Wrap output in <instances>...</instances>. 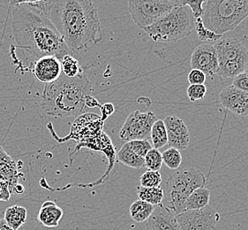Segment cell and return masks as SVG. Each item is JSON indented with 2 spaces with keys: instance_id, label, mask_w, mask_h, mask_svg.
I'll list each match as a JSON object with an SVG mask.
<instances>
[{
  "instance_id": "2e32d148",
  "label": "cell",
  "mask_w": 248,
  "mask_h": 230,
  "mask_svg": "<svg viewBox=\"0 0 248 230\" xmlns=\"http://www.w3.org/2000/svg\"><path fill=\"white\" fill-rule=\"evenodd\" d=\"M63 215L64 213L60 206H58L52 201H46L40 209L37 220L45 227L56 228L60 224Z\"/></svg>"
},
{
  "instance_id": "7402d4cb",
  "label": "cell",
  "mask_w": 248,
  "mask_h": 230,
  "mask_svg": "<svg viewBox=\"0 0 248 230\" xmlns=\"http://www.w3.org/2000/svg\"><path fill=\"white\" fill-rule=\"evenodd\" d=\"M150 138L152 141V146L155 149L159 150L160 148H163L165 145H168L167 131L164 120H157L155 122L150 132Z\"/></svg>"
},
{
  "instance_id": "cb8c5ba5",
  "label": "cell",
  "mask_w": 248,
  "mask_h": 230,
  "mask_svg": "<svg viewBox=\"0 0 248 230\" xmlns=\"http://www.w3.org/2000/svg\"><path fill=\"white\" fill-rule=\"evenodd\" d=\"M163 165V156L162 152L157 149L152 148L144 157V166L148 168V170L158 171L161 169Z\"/></svg>"
},
{
  "instance_id": "7a4b0ae2",
  "label": "cell",
  "mask_w": 248,
  "mask_h": 230,
  "mask_svg": "<svg viewBox=\"0 0 248 230\" xmlns=\"http://www.w3.org/2000/svg\"><path fill=\"white\" fill-rule=\"evenodd\" d=\"M12 30L17 48L29 61L28 70L45 56L62 60L70 54L63 37L43 11L32 4L15 5L12 11Z\"/></svg>"
},
{
  "instance_id": "d4e9b609",
  "label": "cell",
  "mask_w": 248,
  "mask_h": 230,
  "mask_svg": "<svg viewBox=\"0 0 248 230\" xmlns=\"http://www.w3.org/2000/svg\"><path fill=\"white\" fill-rule=\"evenodd\" d=\"M163 162L170 169H178L182 163V156L180 150L170 147L162 153Z\"/></svg>"
},
{
  "instance_id": "74e56055",
  "label": "cell",
  "mask_w": 248,
  "mask_h": 230,
  "mask_svg": "<svg viewBox=\"0 0 248 230\" xmlns=\"http://www.w3.org/2000/svg\"><path fill=\"white\" fill-rule=\"evenodd\" d=\"M0 230H14L8 225L4 219L0 220Z\"/></svg>"
},
{
  "instance_id": "44dd1931",
  "label": "cell",
  "mask_w": 248,
  "mask_h": 230,
  "mask_svg": "<svg viewBox=\"0 0 248 230\" xmlns=\"http://www.w3.org/2000/svg\"><path fill=\"white\" fill-rule=\"evenodd\" d=\"M137 195L140 200L145 201L154 206L162 205L164 201V190L160 186L155 188H145L139 186L137 187Z\"/></svg>"
},
{
  "instance_id": "e575fe53",
  "label": "cell",
  "mask_w": 248,
  "mask_h": 230,
  "mask_svg": "<svg viewBox=\"0 0 248 230\" xmlns=\"http://www.w3.org/2000/svg\"><path fill=\"white\" fill-rule=\"evenodd\" d=\"M100 108H101V112H102V115H103V120L107 119V117H109V115H112L115 111L114 105L110 104V103L105 104L103 106H101Z\"/></svg>"
},
{
  "instance_id": "4fadbf2b",
  "label": "cell",
  "mask_w": 248,
  "mask_h": 230,
  "mask_svg": "<svg viewBox=\"0 0 248 230\" xmlns=\"http://www.w3.org/2000/svg\"><path fill=\"white\" fill-rule=\"evenodd\" d=\"M31 71L37 80L44 83H51L62 75L60 60L55 56H45L36 60Z\"/></svg>"
},
{
  "instance_id": "4316f807",
  "label": "cell",
  "mask_w": 248,
  "mask_h": 230,
  "mask_svg": "<svg viewBox=\"0 0 248 230\" xmlns=\"http://www.w3.org/2000/svg\"><path fill=\"white\" fill-rule=\"evenodd\" d=\"M141 187L155 188L159 187L162 182V175L158 171H146L140 178Z\"/></svg>"
},
{
  "instance_id": "1f68e13d",
  "label": "cell",
  "mask_w": 248,
  "mask_h": 230,
  "mask_svg": "<svg viewBox=\"0 0 248 230\" xmlns=\"http://www.w3.org/2000/svg\"><path fill=\"white\" fill-rule=\"evenodd\" d=\"M207 76L202 71L197 69H192L189 72L187 79L188 82L191 84H204L206 82Z\"/></svg>"
},
{
  "instance_id": "d6a6232c",
  "label": "cell",
  "mask_w": 248,
  "mask_h": 230,
  "mask_svg": "<svg viewBox=\"0 0 248 230\" xmlns=\"http://www.w3.org/2000/svg\"><path fill=\"white\" fill-rule=\"evenodd\" d=\"M232 85L235 86L239 90H243L248 93V75L246 73H241L234 77Z\"/></svg>"
},
{
  "instance_id": "8992f818",
  "label": "cell",
  "mask_w": 248,
  "mask_h": 230,
  "mask_svg": "<svg viewBox=\"0 0 248 230\" xmlns=\"http://www.w3.org/2000/svg\"><path fill=\"white\" fill-rule=\"evenodd\" d=\"M213 45L218 59L217 75L233 79L243 73L248 62V50L241 41L236 37H222Z\"/></svg>"
},
{
  "instance_id": "3957f363",
  "label": "cell",
  "mask_w": 248,
  "mask_h": 230,
  "mask_svg": "<svg viewBox=\"0 0 248 230\" xmlns=\"http://www.w3.org/2000/svg\"><path fill=\"white\" fill-rule=\"evenodd\" d=\"M91 93L92 85L86 75L71 78L62 74L45 86L42 107L46 115L56 118L78 116L86 109L85 100Z\"/></svg>"
},
{
  "instance_id": "ac0fdd59",
  "label": "cell",
  "mask_w": 248,
  "mask_h": 230,
  "mask_svg": "<svg viewBox=\"0 0 248 230\" xmlns=\"http://www.w3.org/2000/svg\"><path fill=\"white\" fill-rule=\"evenodd\" d=\"M4 220L14 230H18L27 221V209L20 205L6 208Z\"/></svg>"
},
{
  "instance_id": "83f0119b",
  "label": "cell",
  "mask_w": 248,
  "mask_h": 230,
  "mask_svg": "<svg viewBox=\"0 0 248 230\" xmlns=\"http://www.w3.org/2000/svg\"><path fill=\"white\" fill-rule=\"evenodd\" d=\"M207 0H180L179 5L188 6L192 11L195 19L202 18L204 14L203 5H206Z\"/></svg>"
},
{
  "instance_id": "ab89813d",
  "label": "cell",
  "mask_w": 248,
  "mask_h": 230,
  "mask_svg": "<svg viewBox=\"0 0 248 230\" xmlns=\"http://www.w3.org/2000/svg\"><path fill=\"white\" fill-rule=\"evenodd\" d=\"M244 73H246V74H248V62L247 63V65L245 66V69H244Z\"/></svg>"
},
{
  "instance_id": "836d02e7",
  "label": "cell",
  "mask_w": 248,
  "mask_h": 230,
  "mask_svg": "<svg viewBox=\"0 0 248 230\" xmlns=\"http://www.w3.org/2000/svg\"><path fill=\"white\" fill-rule=\"evenodd\" d=\"M12 192L8 184L4 181L0 180V202H6L10 199Z\"/></svg>"
},
{
  "instance_id": "52a82bcc",
  "label": "cell",
  "mask_w": 248,
  "mask_h": 230,
  "mask_svg": "<svg viewBox=\"0 0 248 230\" xmlns=\"http://www.w3.org/2000/svg\"><path fill=\"white\" fill-rule=\"evenodd\" d=\"M175 6L170 0H128L132 20L141 30L167 15Z\"/></svg>"
},
{
  "instance_id": "5b68a950",
  "label": "cell",
  "mask_w": 248,
  "mask_h": 230,
  "mask_svg": "<svg viewBox=\"0 0 248 230\" xmlns=\"http://www.w3.org/2000/svg\"><path fill=\"white\" fill-rule=\"evenodd\" d=\"M206 184V177L202 171L186 168L177 171L166 181L167 199L165 206L175 215L183 213L185 203L194 190Z\"/></svg>"
},
{
  "instance_id": "9a60e30c",
  "label": "cell",
  "mask_w": 248,
  "mask_h": 230,
  "mask_svg": "<svg viewBox=\"0 0 248 230\" xmlns=\"http://www.w3.org/2000/svg\"><path fill=\"white\" fill-rule=\"evenodd\" d=\"M22 176L17 163L0 146V180L5 181L9 186L11 192H13Z\"/></svg>"
},
{
  "instance_id": "6da1fadb",
  "label": "cell",
  "mask_w": 248,
  "mask_h": 230,
  "mask_svg": "<svg viewBox=\"0 0 248 230\" xmlns=\"http://www.w3.org/2000/svg\"><path fill=\"white\" fill-rule=\"evenodd\" d=\"M32 5L49 18L71 52L103 39L98 11L92 0H44Z\"/></svg>"
},
{
  "instance_id": "d6986e66",
  "label": "cell",
  "mask_w": 248,
  "mask_h": 230,
  "mask_svg": "<svg viewBox=\"0 0 248 230\" xmlns=\"http://www.w3.org/2000/svg\"><path fill=\"white\" fill-rule=\"evenodd\" d=\"M154 209V205H150L145 201L139 199V200L134 201L130 206V215L134 221L138 223H142L148 220L150 215L152 214Z\"/></svg>"
},
{
  "instance_id": "8d00e7d4",
  "label": "cell",
  "mask_w": 248,
  "mask_h": 230,
  "mask_svg": "<svg viewBox=\"0 0 248 230\" xmlns=\"http://www.w3.org/2000/svg\"><path fill=\"white\" fill-rule=\"evenodd\" d=\"M44 0H10L11 5H18L21 4H35L37 2H41Z\"/></svg>"
},
{
  "instance_id": "f546056e",
  "label": "cell",
  "mask_w": 248,
  "mask_h": 230,
  "mask_svg": "<svg viewBox=\"0 0 248 230\" xmlns=\"http://www.w3.org/2000/svg\"><path fill=\"white\" fill-rule=\"evenodd\" d=\"M126 143L129 145L130 148L141 158H144L149 150L153 148L149 140H133Z\"/></svg>"
},
{
  "instance_id": "e0dca14e",
  "label": "cell",
  "mask_w": 248,
  "mask_h": 230,
  "mask_svg": "<svg viewBox=\"0 0 248 230\" xmlns=\"http://www.w3.org/2000/svg\"><path fill=\"white\" fill-rule=\"evenodd\" d=\"M210 190L205 186L194 190L185 203V211L199 210L209 205Z\"/></svg>"
},
{
  "instance_id": "8fae6325",
  "label": "cell",
  "mask_w": 248,
  "mask_h": 230,
  "mask_svg": "<svg viewBox=\"0 0 248 230\" xmlns=\"http://www.w3.org/2000/svg\"><path fill=\"white\" fill-rule=\"evenodd\" d=\"M219 100L225 109L235 115L248 116V93L235 86L225 87L219 94Z\"/></svg>"
},
{
  "instance_id": "f35d334b",
  "label": "cell",
  "mask_w": 248,
  "mask_h": 230,
  "mask_svg": "<svg viewBox=\"0 0 248 230\" xmlns=\"http://www.w3.org/2000/svg\"><path fill=\"white\" fill-rule=\"evenodd\" d=\"M14 191H15V193H17V194H20V193H22L24 191V188H23V186L20 185V184H17V185L15 186Z\"/></svg>"
},
{
  "instance_id": "ffe728a7",
  "label": "cell",
  "mask_w": 248,
  "mask_h": 230,
  "mask_svg": "<svg viewBox=\"0 0 248 230\" xmlns=\"http://www.w3.org/2000/svg\"><path fill=\"white\" fill-rule=\"evenodd\" d=\"M118 160L124 165L135 169H140L144 166V158L137 155L127 143H125L118 152Z\"/></svg>"
},
{
  "instance_id": "ba28073f",
  "label": "cell",
  "mask_w": 248,
  "mask_h": 230,
  "mask_svg": "<svg viewBox=\"0 0 248 230\" xmlns=\"http://www.w3.org/2000/svg\"><path fill=\"white\" fill-rule=\"evenodd\" d=\"M156 120V116L151 111L147 113L134 111L126 118L119 132V136L122 140L126 142L148 140L152 126Z\"/></svg>"
},
{
  "instance_id": "484cf974",
  "label": "cell",
  "mask_w": 248,
  "mask_h": 230,
  "mask_svg": "<svg viewBox=\"0 0 248 230\" xmlns=\"http://www.w3.org/2000/svg\"><path fill=\"white\" fill-rule=\"evenodd\" d=\"M195 32L197 34L199 39L205 42H217L222 38L223 35H217L213 31L207 29L203 24L202 18L195 19Z\"/></svg>"
},
{
  "instance_id": "7c38bea8",
  "label": "cell",
  "mask_w": 248,
  "mask_h": 230,
  "mask_svg": "<svg viewBox=\"0 0 248 230\" xmlns=\"http://www.w3.org/2000/svg\"><path fill=\"white\" fill-rule=\"evenodd\" d=\"M167 131L168 145L177 150H186L190 143V134L188 129L179 117L167 116L164 120Z\"/></svg>"
},
{
  "instance_id": "d590c367",
  "label": "cell",
  "mask_w": 248,
  "mask_h": 230,
  "mask_svg": "<svg viewBox=\"0 0 248 230\" xmlns=\"http://www.w3.org/2000/svg\"><path fill=\"white\" fill-rule=\"evenodd\" d=\"M85 105L87 107H90V108H94V107H101V105H99L98 101L96 100L95 99H94L92 96H89L86 100H85Z\"/></svg>"
},
{
  "instance_id": "277c9868",
  "label": "cell",
  "mask_w": 248,
  "mask_h": 230,
  "mask_svg": "<svg viewBox=\"0 0 248 230\" xmlns=\"http://www.w3.org/2000/svg\"><path fill=\"white\" fill-rule=\"evenodd\" d=\"M143 30L154 42L175 43L194 33L195 18L188 6L177 5Z\"/></svg>"
},
{
  "instance_id": "9c48e42d",
  "label": "cell",
  "mask_w": 248,
  "mask_h": 230,
  "mask_svg": "<svg viewBox=\"0 0 248 230\" xmlns=\"http://www.w3.org/2000/svg\"><path fill=\"white\" fill-rule=\"evenodd\" d=\"M176 218L180 230H217L220 214L208 205L199 210L184 211Z\"/></svg>"
},
{
  "instance_id": "f1b7e54d",
  "label": "cell",
  "mask_w": 248,
  "mask_h": 230,
  "mask_svg": "<svg viewBox=\"0 0 248 230\" xmlns=\"http://www.w3.org/2000/svg\"><path fill=\"white\" fill-rule=\"evenodd\" d=\"M189 100L192 102L202 100L207 94V87L205 84H191L186 90Z\"/></svg>"
},
{
  "instance_id": "603a6c76",
  "label": "cell",
  "mask_w": 248,
  "mask_h": 230,
  "mask_svg": "<svg viewBox=\"0 0 248 230\" xmlns=\"http://www.w3.org/2000/svg\"><path fill=\"white\" fill-rule=\"evenodd\" d=\"M62 66V74L67 77H76L83 75V70L79 66V62L71 54L64 56L60 60Z\"/></svg>"
},
{
  "instance_id": "30bf717a",
  "label": "cell",
  "mask_w": 248,
  "mask_h": 230,
  "mask_svg": "<svg viewBox=\"0 0 248 230\" xmlns=\"http://www.w3.org/2000/svg\"><path fill=\"white\" fill-rule=\"evenodd\" d=\"M190 65L193 69L202 71L206 76H214L218 72V59L213 45H199L192 52Z\"/></svg>"
},
{
  "instance_id": "5bb4252c",
  "label": "cell",
  "mask_w": 248,
  "mask_h": 230,
  "mask_svg": "<svg viewBox=\"0 0 248 230\" xmlns=\"http://www.w3.org/2000/svg\"><path fill=\"white\" fill-rule=\"evenodd\" d=\"M147 230H180L173 212L165 205L155 206L154 211L147 223Z\"/></svg>"
},
{
  "instance_id": "4dcf8cb0",
  "label": "cell",
  "mask_w": 248,
  "mask_h": 230,
  "mask_svg": "<svg viewBox=\"0 0 248 230\" xmlns=\"http://www.w3.org/2000/svg\"><path fill=\"white\" fill-rule=\"evenodd\" d=\"M221 5L243 11L248 14V0H211Z\"/></svg>"
}]
</instances>
